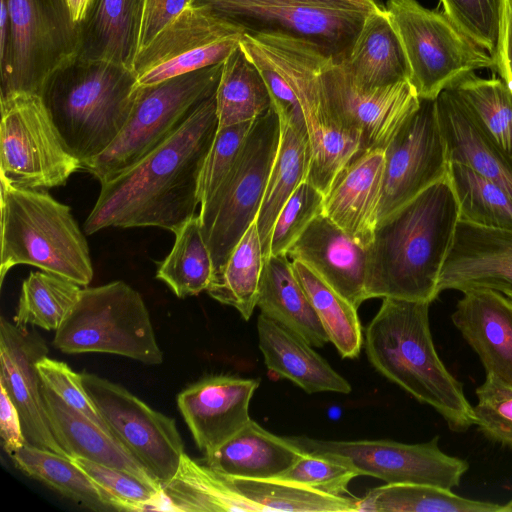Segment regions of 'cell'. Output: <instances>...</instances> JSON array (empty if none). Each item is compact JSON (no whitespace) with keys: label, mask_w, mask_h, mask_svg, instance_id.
<instances>
[{"label":"cell","mask_w":512,"mask_h":512,"mask_svg":"<svg viewBox=\"0 0 512 512\" xmlns=\"http://www.w3.org/2000/svg\"><path fill=\"white\" fill-rule=\"evenodd\" d=\"M218 129L215 94L159 147L101 183L84 223L90 235L108 227H158L174 232L195 215L200 172Z\"/></svg>","instance_id":"obj_1"},{"label":"cell","mask_w":512,"mask_h":512,"mask_svg":"<svg viewBox=\"0 0 512 512\" xmlns=\"http://www.w3.org/2000/svg\"><path fill=\"white\" fill-rule=\"evenodd\" d=\"M458 222L448 176L380 220L367 246L366 299L432 303Z\"/></svg>","instance_id":"obj_2"},{"label":"cell","mask_w":512,"mask_h":512,"mask_svg":"<svg viewBox=\"0 0 512 512\" xmlns=\"http://www.w3.org/2000/svg\"><path fill=\"white\" fill-rule=\"evenodd\" d=\"M431 303L383 298L365 331L364 346L374 368L417 401L434 408L454 432L475 425L463 385L445 367L434 347Z\"/></svg>","instance_id":"obj_3"},{"label":"cell","mask_w":512,"mask_h":512,"mask_svg":"<svg viewBox=\"0 0 512 512\" xmlns=\"http://www.w3.org/2000/svg\"><path fill=\"white\" fill-rule=\"evenodd\" d=\"M137 86L134 70L75 54L49 74L39 96L67 149L83 166L118 137Z\"/></svg>","instance_id":"obj_4"},{"label":"cell","mask_w":512,"mask_h":512,"mask_svg":"<svg viewBox=\"0 0 512 512\" xmlns=\"http://www.w3.org/2000/svg\"><path fill=\"white\" fill-rule=\"evenodd\" d=\"M0 279L28 264L86 287L93 278L88 243L69 206L42 189L20 188L0 177Z\"/></svg>","instance_id":"obj_5"},{"label":"cell","mask_w":512,"mask_h":512,"mask_svg":"<svg viewBox=\"0 0 512 512\" xmlns=\"http://www.w3.org/2000/svg\"><path fill=\"white\" fill-rule=\"evenodd\" d=\"M249 35L299 100L310 147L306 181L325 196L340 171L362 153L360 138L340 124L326 96L324 69L330 55L308 39L285 33Z\"/></svg>","instance_id":"obj_6"},{"label":"cell","mask_w":512,"mask_h":512,"mask_svg":"<svg viewBox=\"0 0 512 512\" xmlns=\"http://www.w3.org/2000/svg\"><path fill=\"white\" fill-rule=\"evenodd\" d=\"M223 63L138 85L129 118L114 142L83 164L101 183L134 166L170 138L216 92Z\"/></svg>","instance_id":"obj_7"},{"label":"cell","mask_w":512,"mask_h":512,"mask_svg":"<svg viewBox=\"0 0 512 512\" xmlns=\"http://www.w3.org/2000/svg\"><path fill=\"white\" fill-rule=\"evenodd\" d=\"M52 343L66 354H116L148 365L163 361L142 296L120 280L82 288Z\"/></svg>","instance_id":"obj_8"},{"label":"cell","mask_w":512,"mask_h":512,"mask_svg":"<svg viewBox=\"0 0 512 512\" xmlns=\"http://www.w3.org/2000/svg\"><path fill=\"white\" fill-rule=\"evenodd\" d=\"M384 9L399 38L409 82L420 99L439 94L480 69H494L492 55L467 36L443 11L417 0H387Z\"/></svg>","instance_id":"obj_9"},{"label":"cell","mask_w":512,"mask_h":512,"mask_svg":"<svg viewBox=\"0 0 512 512\" xmlns=\"http://www.w3.org/2000/svg\"><path fill=\"white\" fill-rule=\"evenodd\" d=\"M280 121L272 106L258 117L225 179L202 204L199 218L214 275L256 220L279 145Z\"/></svg>","instance_id":"obj_10"},{"label":"cell","mask_w":512,"mask_h":512,"mask_svg":"<svg viewBox=\"0 0 512 512\" xmlns=\"http://www.w3.org/2000/svg\"><path fill=\"white\" fill-rule=\"evenodd\" d=\"M9 35L0 48V100L40 94L49 74L76 54L78 34L67 0H6Z\"/></svg>","instance_id":"obj_11"},{"label":"cell","mask_w":512,"mask_h":512,"mask_svg":"<svg viewBox=\"0 0 512 512\" xmlns=\"http://www.w3.org/2000/svg\"><path fill=\"white\" fill-rule=\"evenodd\" d=\"M244 29L247 34L280 32L308 39L336 60L348 56L368 10L335 0H192Z\"/></svg>","instance_id":"obj_12"},{"label":"cell","mask_w":512,"mask_h":512,"mask_svg":"<svg viewBox=\"0 0 512 512\" xmlns=\"http://www.w3.org/2000/svg\"><path fill=\"white\" fill-rule=\"evenodd\" d=\"M0 177L10 185L50 189L66 184L81 162L71 154L37 94L0 100Z\"/></svg>","instance_id":"obj_13"},{"label":"cell","mask_w":512,"mask_h":512,"mask_svg":"<svg viewBox=\"0 0 512 512\" xmlns=\"http://www.w3.org/2000/svg\"><path fill=\"white\" fill-rule=\"evenodd\" d=\"M303 452L339 459L358 474L386 483L426 484L451 490L460 485L469 463L439 447V436L428 442L406 444L392 440H322L288 437Z\"/></svg>","instance_id":"obj_14"},{"label":"cell","mask_w":512,"mask_h":512,"mask_svg":"<svg viewBox=\"0 0 512 512\" xmlns=\"http://www.w3.org/2000/svg\"><path fill=\"white\" fill-rule=\"evenodd\" d=\"M81 377L114 436L162 486L168 483L185 453L174 419L107 379L90 373H81Z\"/></svg>","instance_id":"obj_15"},{"label":"cell","mask_w":512,"mask_h":512,"mask_svg":"<svg viewBox=\"0 0 512 512\" xmlns=\"http://www.w3.org/2000/svg\"><path fill=\"white\" fill-rule=\"evenodd\" d=\"M245 31L212 12L188 6L135 59L138 85L223 63L239 46Z\"/></svg>","instance_id":"obj_16"},{"label":"cell","mask_w":512,"mask_h":512,"mask_svg":"<svg viewBox=\"0 0 512 512\" xmlns=\"http://www.w3.org/2000/svg\"><path fill=\"white\" fill-rule=\"evenodd\" d=\"M384 158L378 222L448 176L436 99H420L384 149Z\"/></svg>","instance_id":"obj_17"},{"label":"cell","mask_w":512,"mask_h":512,"mask_svg":"<svg viewBox=\"0 0 512 512\" xmlns=\"http://www.w3.org/2000/svg\"><path fill=\"white\" fill-rule=\"evenodd\" d=\"M324 87L332 112L344 128L360 138L362 152L384 150L420 103L408 80L371 90L358 88L342 61L332 56L324 69Z\"/></svg>","instance_id":"obj_18"},{"label":"cell","mask_w":512,"mask_h":512,"mask_svg":"<svg viewBox=\"0 0 512 512\" xmlns=\"http://www.w3.org/2000/svg\"><path fill=\"white\" fill-rule=\"evenodd\" d=\"M44 339L26 326L0 320V383L16 406L28 445L71 458L55 438L36 363L48 355Z\"/></svg>","instance_id":"obj_19"},{"label":"cell","mask_w":512,"mask_h":512,"mask_svg":"<svg viewBox=\"0 0 512 512\" xmlns=\"http://www.w3.org/2000/svg\"><path fill=\"white\" fill-rule=\"evenodd\" d=\"M259 384L258 379L216 375L205 377L178 394V408L205 455L250 421L249 404Z\"/></svg>","instance_id":"obj_20"},{"label":"cell","mask_w":512,"mask_h":512,"mask_svg":"<svg viewBox=\"0 0 512 512\" xmlns=\"http://www.w3.org/2000/svg\"><path fill=\"white\" fill-rule=\"evenodd\" d=\"M489 289L512 300V230L459 220L438 291Z\"/></svg>","instance_id":"obj_21"},{"label":"cell","mask_w":512,"mask_h":512,"mask_svg":"<svg viewBox=\"0 0 512 512\" xmlns=\"http://www.w3.org/2000/svg\"><path fill=\"white\" fill-rule=\"evenodd\" d=\"M286 255L311 268L356 308L367 300V247L323 212L311 221Z\"/></svg>","instance_id":"obj_22"},{"label":"cell","mask_w":512,"mask_h":512,"mask_svg":"<svg viewBox=\"0 0 512 512\" xmlns=\"http://www.w3.org/2000/svg\"><path fill=\"white\" fill-rule=\"evenodd\" d=\"M384 150L359 153L336 176L324 196L323 213L367 247L378 223Z\"/></svg>","instance_id":"obj_23"},{"label":"cell","mask_w":512,"mask_h":512,"mask_svg":"<svg viewBox=\"0 0 512 512\" xmlns=\"http://www.w3.org/2000/svg\"><path fill=\"white\" fill-rule=\"evenodd\" d=\"M451 315L486 373L512 386V300L489 289L463 292Z\"/></svg>","instance_id":"obj_24"},{"label":"cell","mask_w":512,"mask_h":512,"mask_svg":"<svg viewBox=\"0 0 512 512\" xmlns=\"http://www.w3.org/2000/svg\"><path fill=\"white\" fill-rule=\"evenodd\" d=\"M145 0H90L77 22L76 55L134 68Z\"/></svg>","instance_id":"obj_25"},{"label":"cell","mask_w":512,"mask_h":512,"mask_svg":"<svg viewBox=\"0 0 512 512\" xmlns=\"http://www.w3.org/2000/svg\"><path fill=\"white\" fill-rule=\"evenodd\" d=\"M42 396L53 434L72 457H82L111 468L126 471L147 484H162L115 437L66 404L42 383Z\"/></svg>","instance_id":"obj_26"},{"label":"cell","mask_w":512,"mask_h":512,"mask_svg":"<svg viewBox=\"0 0 512 512\" xmlns=\"http://www.w3.org/2000/svg\"><path fill=\"white\" fill-rule=\"evenodd\" d=\"M257 332L259 348L269 371L310 394L351 392L349 382L295 332L263 314L258 317Z\"/></svg>","instance_id":"obj_27"},{"label":"cell","mask_w":512,"mask_h":512,"mask_svg":"<svg viewBox=\"0 0 512 512\" xmlns=\"http://www.w3.org/2000/svg\"><path fill=\"white\" fill-rule=\"evenodd\" d=\"M436 106L449 162L471 167L512 198V156L490 139L450 89L439 94Z\"/></svg>","instance_id":"obj_28"},{"label":"cell","mask_w":512,"mask_h":512,"mask_svg":"<svg viewBox=\"0 0 512 512\" xmlns=\"http://www.w3.org/2000/svg\"><path fill=\"white\" fill-rule=\"evenodd\" d=\"M288 437L277 436L250 421L213 452L205 464L230 477L268 479L282 476L303 455Z\"/></svg>","instance_id":"obj_29"},{"label":"cell","mask_w":512,"mask_h":512,"mask_svg":"<svg viewBox=\"0 0 512 512\" xmlns=\"http://www.w3.org/2000/svg\"><path fill=\"white\" fill-rule=\"evenodd\" d=\"M341 61L352 82L362 90L409 81L404 51L381 6L366 15L348 56Z\"/></svg>","instance_id":"obj_30"},{"label":"cell","mask_w":512,"mask_h":512,"mask_svg":"<svg viewBox=\"0 0 512 512\" xmlns=\"http://www.w3.org/2000/svg\"><path fill=\"white\" fill-rule=\"evenodd\" d=\"M257 307L261 314L323 347L329 338L286 254L264 259Z\"/></svg>","instance_id":"obj_31"},{"label":"cell","mask_w":512,"mask_h":512,"mask_svg":"<svg viewBox=\"0 0 512 512\" xmlns=\"http://www.w3.org/2000/svg\"><path fill=\"white\" fill-rule=\"evenodd\" d=\"M164 511H258L261 508L239 494L225 477L186 453L173 478L162 486Z\"/></svg>","instance_id":"obj_32"},{"label":"cell","mask_w":512,"mask_h":512,"mask_svg":"<svg viewBox=\"0 0 512 512\" xmlns=\"http://www.w3.org/2000/svg\"><path fill=\"white\" fill-rule=\"evenodd\" d=\"M279 121L278 150L256 217L264 259L269 255L275 220L288 198L302 182L306 181L310 164L308 135L284 120Z\"/></svg>","instance_id":"obj_33"},{"label":"cell","mask_w":512,"mask_h":512,"mask_svg":"<svg viewBox=\"0 0 512 512\" xmlns=\"http://www.w3.org/2000/svg\"><path fill=\"white\" fill-rule=\"evenodd\" d=\"M215 99L218 127L253 122L273 106L264 78L240 44L223 62Z\"/></svg>","instance_id":"obj_34"},{"label":"cell","mask_w":512,"mask_h":512,"mask_svg":"<svg viewBox=\"0 0 512 512\" xmlns=\"http://www.w3.org/2000/svg\"><path fill=\"white\" fill-rule=\"evenodd\" d=\"M358 511L372 512H509L505 503L468 499L441 487L415 483H387L358 500Z\"/></svg>","instance_id":"obj_35"},{"label":"cell","mask_w":512,"mask_h":512,"mask_svg":"<svg viewBox=\"0 0 512 512\" xmlns=\"http://www.w3.org/2000/svg\"><path fill=\"white\" fill-rule=\"evenodd\" d=\"M264 257L256 220L234 247L222 269L213 276L207 293L234 307L249 320L257 306Z\"/></svg>","instance_id":"obj_36"},{"label":"cell","mask_w":512,"mask_h":512,"mask_svg":"<svg viewBox=\"0 0 512 512\" xmlns=\"http://www.w3.org/2000/svg\"><path fill=\"white\" fill-rule=\"evenodd\" d=\"M297 279L305 290L320 322L342 358H356L364 343L357 309L311 268L291 261Z\"/></svg>","instance_id":"obj_37"},{"label":"cell","mask_w":512,"mask_h":512,"mask_svg":"<svg viewBox=\"0 0 512 512\" xmlns=\"http://www.w3.org/2000/svg\"><path fill=\"white\" fill-rule=\"evenodd\" d=\"M170 253L157 269L156 278L179 298L207 291L214 276L210 251L203 238L199 215H194L174 232Z\"/></svg>","instance_id":"obj_38"},{"label":"cell","mask_w":512,"mask_h":512,"mask_svg":"<svg viewBox=\"0 0 512 512\" xmlns=\"http://www.w3.org/2000/svg\"><path fill=\"white\" fill-rule=\"evenodd\" d=\"M224 477L239 494L259 506L262 512L358 511L359 499L327 494L281 477L268 479Z\"/></svg>","instance_id":"obj_39"},{"label":"cell","mask_w":512,"mask_h":512,"mask_svg":"<svg viewBox=\"0 0 512 512\" xmlns=\"http://www.w3.org/2000/svg\"><path fill=\"white\" fill-rule=\"evenodd\" d=\"M9 456L24 474L78 505L93 511H111L91 478L71 458L28 444Z\"/></svg>","instance_id":"obj_40"},{"label":"cell","mask_w":512,"mask_h":512,"mask_svg":"<svg viewBox=\"0 0 512 512\" xmlns=\"http://www.w3.org/2000/svg\"><path fill=\"white\" fill-rule=\"evenodd\" d=\"M448 178L459 206V220L512 230V198L471 167L450 162Z\"/></svg>","instance_id":"obj_41"},{"label":"cell","mask_w":512,"mask_h":512,"mask_svg":"<svg viewBox=\"0 0 512 512\" xmlns=\"http://www.w3.org/2000/svg\"><path fill=\"white\" fill-rule=\"evenodd\" d=\"M450 89L490 139L512 156V93L502 79L472 73Z\"/></svg>","instance_id":"obj_42"},{"label":"cell","mask_w":512,"mask_h":512,"mask_svg":"<svg viewBox=\"0 0 512 512\" xmlns=\"http://www.w3.org/2000/svg\"><path fill=\"white\" fill-rule=\"evenodd\" d=\"M81 289L77 283L53 273L30 272L22 282L14 323L56 331L77 302Z\"/></svg>","instance_id":"obj_43"},{"label":"cell","mask_w":512,"mask_h":512,"mask_svg":"<svg viewBox=\"0 0 512 512\" xmlns=\"http://www.w3.org/2000/svg\"><path fill=\"white\" fill-rule=\"evenodd\" d=\"M71 460L91 478L111 511H164L162 489L123 470L82 457H72Z\"/></svg>","instance_id":"obj_44"},{"label":"cell","mask_w":512,"mask_h":512,"mask_svg":"<svg viewBox=\"0 0 512 512\" xmlns=\"http://www.w3.org/2000/svg\"><path fill=\"white\" fill-rule=\"evenodd\" d=\"M475 393V425L489 440L512 448V386L486 373Z\"/></svg>","instance_id":"obj_45"},{"label":"cell","mask_w":512,"mask_h":512,"mask_svg":"<svg viewBox=\"0 0 512 512\" xmlns=\"http://www.w3.org/2000/svg\"><path fill=\"white\" fill-rule=\"evenodd\" d=\"M324 194L302 182L281 208L273 225L269 255L286 254L311 221L323 212Z\"/></svg>","instance_id":"obj_46"},{"label":"cell","mask_w":512,"mask_h":512,"mask_svg":"<svg viewBox=\"0 0 512 512\" xmlns=\"http://www.w3.org/2000/svg\"><path fill=\"white\" fill-rule=\"evenodd\" d=\"M443 12L494 57L501 28L503 0H440Z\"/></svg>","instance_id":"obj_47"},{"label":"cell","mask_w":512,"mask_h":512,"mask_svg":"<svg viewBox=\"0 0 512 512\" xmlns=\"http://www.w3.org/2000/svg\"><path fill=\"white\" fill-rule=\"evenodd\" d=\"M253 123L218 127L199 176L200 204L214 193L235 165Z\"/></svg>","instance_id":"obj_48"},{"label":"cell","mask_w":512,"mask_h":512,"mask_svg":"<svg viewBox=\"0 0 512 512\" xmlns=\"http://www.w3.org/2000/svg\"><path fill=\"white\" fill-rule=\"evenodd\" d=\"M357 472L332 456L304 452L281 478L292 480L318 491L342 496Z\"/></svg>","instance_id":"obj_49"},{"label":"cell","mask_w":512,"mask_h":512,"mask_svg":"<svg viewBox=\"0 0 512 512\" xmlns=\"http://www.w3.org/2000/svg\"><path fill=\"white\" fill-rule=\"evenodd\" d=\"M36 367L43 384L66 404L82 413L107 434L115 437L85 390L81 374L74 372L66 363L48 356L40 359Z\"/></svg>","instance_id":"obj_50"},{"label":"cell","mask_w":512,"mask_h":512,"mask_svg":"<svg viewBox=\"0 0 512 512\" xmlns=\"http://www.w3.org/2000/svg\"><path fill=\"white\" fill-rule=\"evenodd\" d=\"M192 0H145L139 51L176 19Z\"/></svg>","instance_id":"obj_51"},{"label":"cell","mask_w":512,"mask_h":512,"mask_svg":"<svg viewBox=\"0 0 512 512\" xmlns=\"http://www.w3.org/2000/svg\"><path fill=\"white\" fill-rule=\"evenodd\" d=\"M0 436L9 455L26 443L19 412L4 386L0 383Z\"/></svg>","instance_id":"obj_52"},{"label":"cell","mask_w":512,"mask_h":512,"mask_svg":"<svg viewBox=\"0 0 512 512\" xmlns=\"http://www.w3.org/2000/svg\"><path fill=\"white\" fill-rule=\"evenodd\" d=\"M495 68L512 93V0H503Z\"/></svg>","instance_id":"obj_53"},{"label":"cell","mask_w":512,"mask_h":512,"mask_svg":"<svg viewBox=\"0 0 512 512\" xmlns=\"http://www.w3.org/2000/svg\"><path fill=\"white\" fill-rule=\"evenodd\" d=\"M90 0H67L73 20L80 21L86 11Z\"/></svg>","instance_id":"obj_54"},{"label":"cell","mask_w":512,"mask_h":512,"mask_svg":"<svg viewBox=\"0 0 512 512\" xmlns=\"http://www.w3.org/2000/svg\"><path fill=\"white\" fill-rule=\"evenodd\" d=\"M335 1L350 4L355 7L360 8V9H364V10H368V11H371V10H374V9L380 7V5L376 2V0H335Z\"/></svg>","instance_id":"obj_55"}]
</instances>
